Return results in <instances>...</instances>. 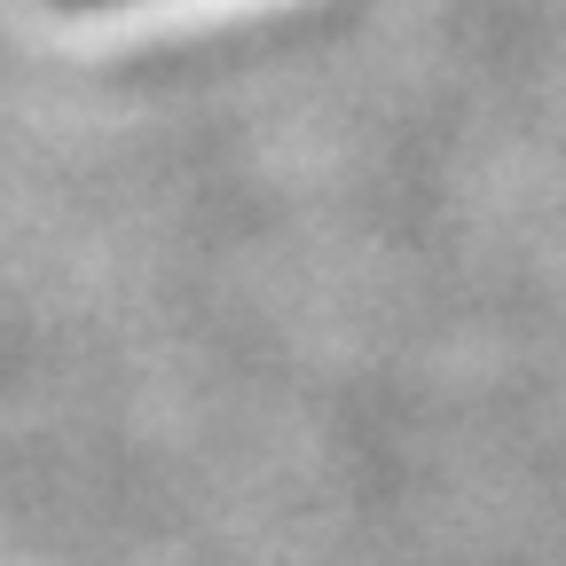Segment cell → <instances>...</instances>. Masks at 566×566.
I'll use <instances>...</instances> for the list:
<instances>
[{
  "label": "cell",
  "mask_w": 566,
  "mask_h": 566,
  "mask_svg": "<svg viewBox=\"0 0 566 566\" xmlns=\"http://www.w3.org/2000/svg\"><path fill=\"white\" fill-rule=\"evenodd\" d=\"M80 9H95V0H80Z\"/></svg>",
  "instance_id": "1"
}]
</instances>
